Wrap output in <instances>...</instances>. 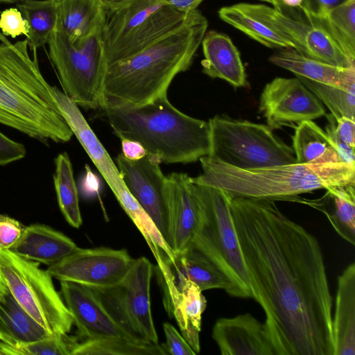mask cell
<instances>
[{"label": "cell", "mask_w": 355, "mask_h": 355, "mask_svg": "<svg viewBox=\"0 0 355 355\" xmlns=\"http://www.w3.org/2000/svg\"><path fill=\"white\" fill-rule=\"evenodd\" d=\"M230 207L276 355H334L333 297L318 239L273 200L232 196Z\"/></svg>", "instance_id": "obj_1"}, {"label": "cell", "mask_w": 355, "mask_h": 355, "mask_svg": "<svg viewBox=\"0 0 355 355\" xmlns=\"http://www.w3.org/2000/svg\"><path fill=\"white\" fill-rule=\"evenodd\" d=\"M207 27V18L195 10L177 29L109 67L101 109L137 107L167 95L175 77L192 64Z\"/></svg>", "instance_id": "obj_2"}, {"label": "cell", "mask_w": 355, "mask_h": 355, "mask_svg": "<svg viewBox=\"0 0 355 355\" xmlns=\"http://www.w3.org/2000/svg\"><path fill=\"white\" fill-rule=\"evenodd\" d=\"M103 111L119 139L138 141L162 163L189 164L209 154L208 121L181 112L167 95L137 107Z\"/></svg>", "instance_id": "obj_3"}, {"label": "cell", "mask_w": 355, "mask_h": 355, "mask_svg": "<svg viewBox=\"0 0 355 355\" xmlns=\"http://www.w3.org/2000/svg\"><path fill=\"white\" fill-rule=\"evenodd\" d=\"M192 183L220 189L231 196L289 200L319 189L355 184V164L293 163L243 170L204 156Z\"/></svg>", "instance_id": "obj_4"}, {"label": "cell", "mask_w": 355, "mask_h": 355, "mask_svg": "<svg viewBox=\"0 0 355 355\" xmlns=\"http://www.w3.org/2000/svg\"><path fill=\"white\" fill-rule=\"evenodd\" d=\"M190 187L198 211L190 248L204 254L227 277L231 286L229 295L253 299L232 215V196L220 189L191 182Z\"/></svg>", "instance_id": "obj_5"}, {"label": "cell", "mask_w": 355, "mask_h": 355, "mask_svg": "<svg viewBox=\"0 0 355 355\" xmlns=\"http://www.w3.org/2000/svg\"><path fill=\"white\" fill-rule=\"evenodd\" d=\"M104 10L101 38L107 68L179 28L189 14L159 0H125Z\"/></svg>", "instance_id": "obj_6"}, {"label": "cell", "mask_w": 355, "mask_h": 355, "mask_svg": "<svg viewBox=\"0 0 355 355\" xmlns=\"http://www.w3.org/2000/svg\"><path fill=\"white\" fill-rule=\"evenodd\" d=\"M209 158L251 170L296 163L292 147L267 125L216 114L208 121Z\"/></svg>", "instance_id": "obj_7"}, {"label": "cell", "mask_w": 355, "mask_h": 355, "mask_svg": "<svg viewBox=\"0 0 355 355\" xmlns=\"http://www.w3.org/2000/svg\"><path fill=\"white\" fill-rule=\"evenodd\" d=\"M101 32L72 42L58 15L56 26L47 42L64 93L85 109L101 107L102 88L107 69Z\"/></svg>", "instance_id": "obj_8"}, {"label": "cell", "mask_w": 355, "mask_h": 355, "mask_svg": "<svg viewBox=\"0 0 355 355\" xmlns=\"http://www.w3.org/2000/svg\"><path fill=\"white\" fill-rule=\"evenodd\" d=\"M40 263L0 250V272L15 300L49 333L68 334L72 315Z\"/></svg>", "instance_id": "obj_9"}, {"label": "cell", "mask_w": 355, "mask_h": 355, "mask_svg": "<svg viewBox=\"0 0 355 355\" xmlns=\"http://www.w3.org/2000/svg\"><path fill=\"white\" fill-rule=\"evenodd\" d=\"M153 266L146 257L134 259L117 284L92 288L106 310L135 342L158 344L150 308V282Z\"/></svg>", "instance_id": "obj_10"}, {"label": "cell", "mask_w": 355, "mask_h": 355, "mask_svg": "<svg viewBox=\"0 0 355 355\" xmlns=\"http://www.w3.org/2000/svg\"><path fill=\"white\" fill-rule=\"evenodd\" d=\"M240 4L277 35L290 41L304 55L335 66H355L315 19L304 15L305 19H300L263 4Z\"/></svg>", "instance_id": "obj_11"}, {"label": "cell", "mask_w": 355, "mask_h": 355, "mask_svg": "<svg viewBox=\"0 0 355 355\" xmlns=\"http://www.w3.org/2000/svg\"><path fill=\"white\" fill-rule=\"evenodd\" d=\"M133 259L125 249L78 247L60 261L49 266L47 271L60 282H74L92 288H105L125 277Z\"/></svg>", "instance_id": "obj_12"}, {"label": "cell", "mask_w": 355, "mask_h": 355, "mask_svg": "<svg viewBox=\"0 0 355 355\" xmlns=\"http://www.w3.org/2000/svg\"><path fill=\"white\" fill-rule=\"evenodd\" d=\"M0 123L40 140L67 142L73 135L61 114L39 104L1 78Z\"/></svg>", "instance_id": "obj_13"}, {"label": "cell", "mask_w": 355, "mask_h": 355, "mask_svg": "<svg viewBox=\"0 0 355 355\" xmlns=\"http://www.w3.org/2000/svg\"><path fill=\"white\" fill-rule=\"evenodd\" d=\"M259 108L272 130L325 114L322 102L297 77H277L267 83Z\"/></svg>", "instance_id": "obj_14"}, {"label": "cell", "mask_w": 355, "mask_h": 355, "mask_svg": "<svg viewBox=\"0 0 355 355\" xmlns=\"http://www.w3.org/2000/svg\"><path fill=\"white\" fill-rule=\"evenodd\" d=\"M116 166L128 190L152 219L166 242L167 211L164 193L166 175L158 157L147 154L132 161L119 153Z\"/></svg>", "instance_id": "obj_15"}, {"label": "cell", "mask_w": 355, "mask_h": 355, "mask_svg": "<svg viewBox=\"0 0 355 355\" xmlns=\"http://www.w3.org/2000/svg\"><path fill=\"white\" fill-rule=\"evenodd\" d=\"M157 263L165 309L170 317L175 319L182 336L198 354L200 351V333L206 299L196 284L188 279L175 277L168 263Z\"/></svg>", "instance_id": "obj_16"}, {"label": "cell", "mask_w": 355, "mask_h": 355, "mask_svg": "<svg viewBox=\"0 0 355 355\" xmlns=\"http://www.w3.org/2000/svg\"><path fill=\"white\" fill-rule=\"evenodd\" d=\"M28 41L0 44V78L39 104L60 114L54 95V87L43 77L37 62V52L32 59Z\"/></svg>", "instance_id": "obj_17"}, {"label": "cell", "mask_w": 355, "mask_h": 355, "mask_svg": "<svg viewBox=\"0 0 355 355\" xmlns=\"http://www.w3.org/2000/svg\"><path fill=\"white\" fill-rule=\"evenodd\" d=\"M190 184V176L182 172L171 173L164 180L166 243L175 256L190 248L198 223V208Z\"/></svg>", "instance_id": "obj_18"}, {"label": "cell", "mask_w": 355, "mask_h": 355, "mask_svg": "<svg viewBox=\"0 0 355 355\" xmlns=\"http://www.w3.org/2000/svg\"><path fill=\"white\" fill-rule=\"evenodd\" d=\"M60 288L80 336L85 339L114 337L132 340L110 315L92 288L66 281L60 282Z\"/></svg>", "instance_id": "obj_19"}, {"label": "cell", "mask_w": 355, "mask_h": 355, "mask_svg": "<svg viewBox=\"0 0 355 355\" xmlns=\"http://www.w3.org/2000/svg\"><path fill=\"white\" fill-rule=\"evenodd\" d=\"M211 336L222 355H276L265 323L248 313L218 319Z\"/></svg>", "instance_id": "obj_20"}, {"label": "cell", "mask_w": 355, "mask_h": 355, "mask_svg": "<svg viewBox=\"0 0 355 355\" xmlns=\"http://www.w3.org/2000/svg\"><path fill=\"white\" fill-rule=\"evenodd\" d=\"M53 89L61 115L116 198L128 189L116 164L89 126L78 106L57 87H54Z\"/></svg>", "instance_id": "obj_21"}, {"label": "cell", "mask_w": 355, "mask_h": 355, "mask_svg": "<svg viewBox=\"0 0 355 355\" xmlns=\"http://www.w3.org/2000/svg\"><path fill=\"white\" fill-rule=\"evenodd\" d=\"M201 44L204 55L201 64L205 74L223 79L235 87L246 86V73L240 52L228 35L209 31L205 33Z\"/></svg>", "instance_id": "obj_22"}, {"label": "cell", "mask_w": 355, "mask_h": 355, "mask_svg": "<svg viewBox=\"0 0 355 355\" xmlns=\"http://www.w3.org/2000/svg\"><path fill=\"white\" fill-rule=\"evenodd\" d=\"M332 314L334 355H355V263L349 264L337 279Z\"/></svg>", "instance_id": "obj_23"}, {"label": "cell", "mask_w": 355, "mask_h": 355, "mask_svg": "<svg viewBox=\"0 0 355 355\" xmlns=\"http://www.w3.org/2000/svg\"><path fill=\"white\" fill-rule=\"evenodd\" d=\"M78 246L68 236L49 226L34 224L27 227L9 250L26 259L51 266L73 252Z\"/></svg>", "instance_id": "obj_24"}, {"label": "cell", "mask_w": 355, "mask_h": 355, "mask_svg": "<svg viewBox=\"0 0 355 355\" xmlns=\"http://www.w3.org/2000/svg\"><path fill=\"white\" fill-rule=\"evenodd\" d=\"M269 62L313 81L342 87L355 85V66L330 64L304 55L292 47L282 48L269 58Z\"/></svg>", "instance_id": "obj_25"}, {"label": "cell", "mask_w": 355, "mask_h": 355, "mask_svg": "<svg viewBox=\"0 0 355 355\" xmlns=\"http://www.w3.org/2000/svg\"><path fill=\"white\" fill-rule=\"evenodd\" d=\"M15 300L10 291L0 300V340L14 347L49 336Z\"/></svg>", "instance_id": "obj_26"}, {"label": "cell", "mask_w": 355, "mask_h": 355, "mask_svg": "<svg viewBox=\"0 0 355 355\" xmlns=\"http://www.w3.org/2000/svg\"><path fill=\"white\" fill-rule=\"evenodd\" d=\"M63 29L72 42L102 30L105 10L99 0H58Z\"/></svg>", "instance_id": "obj_27"}, {"label": "cell", "mask_w": 355, "mask_h": 355, "mask_svg": "<svg viewBox=\"0 0 355 355\" xmlns=\"http://www.w3.org/2000/svg\"><path fill=\"white\" fill-rule=\"evenodd\" d=\"M173 275L188 279L202 291L223 289L229 294L230 282L227 277L204 254L189 248L175 254L172 263H168Z\"/></svg>", "instance_id": "obj_28"}, {"label": "cell", "mask_w": 355, "mask_h": 355, "mask_svg": "<svg viewBox=\"0 0 355 355\" xmlns=\"http://www.w3.org/2000/svg\"><path fill=\"white\" fill-rule=\"evenodd\" d=\"M292 148L300 164L340 162L325 131L311 120L295 126Z\"/></svg>", "instance_id": "obj_29"}, {"label": "cell", "mask_w": 355, "mask_h": 355, "mask_svg": "<svg viewBox=\"0 0 355 355\" xmlns=\"http://www.w3.org/2000/svg\"><path fill=\"white\" fill-rule=\"evenodd\" d=\"M17 8L28 24L26 40L30 49L44 46L57 24L58 0H24Z\"/></svg>", "instance_id": "obj_30"}, {"label": "cell", "mask_w": 355, "mask_h": 355, "mask_svg": "<svg viewBox=\"0 0 355 355\" xmlns=\"http://www.w3.org/2000/svg\"><path fill=\"white\" fill-rule=\"evenodd\" d=\"M218 16L227 24L266 47L294 49L290 41L277 35L252 13L245 10L240 3L221 8L218 10Z\"/></svg>", "instance_id": "obj_31"}, {"label": "cell", "mask_w": 355, "mask_h": 355, "mask_svg": "<svg viewBox=\"0 0 355 355\" xmlns=\"http://www.w3.org/2000/svg\"><path fill=\"white\" fill-rule=\"evenodd\" d=\"M53 182L59 207L67 222L79 228L83 223L78 193L73 177L71 160L67 153H60L55 159Z\"/></svg>", "instance_id": "obj_32"}, {"label": "cell", "mask_w": 355, "mask_h": 355, "mask_svg": "<svg viewBox=\"0 0 355 355\" xmlns=\"http://www.w3.org/2000/svg\"><path fill=\"white\" fill-rule=\"evenodd\" d=\"M313 18L323 26L348 58L355 62V0H347L324 17Z\"/></svg>", "instance_id": "obj_33"}, {"label": "cell", "mask_w": 355, "mask_h": 355, "mask_svg": "<svg viewBox=\"0 0 355 355\" xmlns=\"http://www.w3.org/2000/svg\"><path fill=\"white\" fill-rule=\"evenodd\" d=\"M164 344L136 343L124 338L85 339L78 343L73 355H165Z\"/></svg>", "instance_id": "obj_34"}, {"label": "cell", "mask_w": 355, "mask_h": 355, "mask_svg": "<svg viewBox=\"0 0 355 355\" xmlns=\"http://www.w3.org/2000/svg\"><path fill=\"white\" fill-rule=\"evenodd\" d=\"M355 184L329 188L326 195L332 199L334 210L325 213L335 231L349 244L355 245Z\"/></svg>", "instance_id": "obj_35"}, {"label": "cell", "mask_w": 355, "mask_h": 355, "mask_svg": "<svg viewBox=\"0 0 355 355\" xmlns=\"http://www.w3.org/2000/svg\"><path fill=\"white\" fill-rule=\"evenodd\" d=\"M296 77L327 107L335 119L345 116L355 119V85L342 87Z\"/></svg>", "instance_id": "obj_36"}, {"label": "cell", "mask_w": 355, "mask_h": 355, "mask_svg": "<svg viewBox=\"0 0 355 355\" xmlns=\"http://www.w3.org/2000/svg\"><path fill=\"white\" fill-rule=\"evenodd\" d=\"M78 343L77 338L67 334H51L49 336L28 344L10 347L3 343L6 354L15 355H73Z\"/></svg>", "instance_id": "obj_37"}, {"label": "cell", "mask_w": 355, "mask_h": 355, "mask_svg": "<svg viewBox=\"0 0 355 355\" xmlns=\"http://www.w3.org/2000/svg\"><path fill=\"white\" fill-rule=\"evenodd\" d=\"M0 28L3 35L11 36L12 38L29 33L27 21L24 18L21 12L17 8L4 10L0 16Z\"/></svg>", "instance_id": "obj_38"}, {"label": "cell", "mask_w": 355, "mask_h": 355, "mask_svg": "<svg viewBox=\"0 0 355 355\" xmlns=\"http://www.w3.org/2000/svg\"><path fill=\"white\" fill-rule=\"evenodd\" d=\"M25 229L17 220L0 214V250H10L19 239Z\"/></svg>", "instance_id": "obj_39"}, {"label": "cell", "mask_w": 355, "mask_h": 355, "mask_svg": "<svg viewBox=\"0 0 355 355\" xmlns=\"http://www.w3.org/2000/svg\"><path fill=\"white\" fill-rule=\"evenodd\" d=\"M166 336L164 344L167 354L172 355H196L191 347L178 330L169 322L163 324Z\"/></svg>", "instance_id": "obj_40"}, {"label": "cell", "mask_w": 355, "mask_h": 355, "mask_svg": "<svg viewBox=\"0 0 355 355\" xmlns=\"http://www.w3.org/2000/svg\"><path fill=\"white\" fill-rule=\"evenodd\" d=\"M327 119L329 122L325 127L324 131L331 145L338 155L339 162L355 164L354 148L343 142L338 137L335 130L336 119L331 113L327 115Z\"/></svg>", "instance_id": "obj_41"}, {"label": "cell", "mask_w": 355, "mask_h": 355, "mask_svg": "<svg viewBox=\"0 0 355 355\" xmlns=\"http://www.w3.org/2000/svg\"><path fill=\"white\" fill-rule=\"evenodd\" d=\"M24 146L15 141L0 132V165H6L24 157Z\"/></svg>", "instance_id": "obj_42"}, {"label": "cell", "mask_w": 355, "mask_h": 355, "mask_svg": "<svg viewBox=\"0 0 355 355\" xmlns=\"http://www.w3.org/2000/svg\"><path fill=\"white\" fill-rule=\"evenodd\" d=\"M347 0H303L298 9L306 15L321 18Z\"/></svg>", "instance_id": "obj_43"}, {"label": "cell", "mask_w": 355, "mask_h": 355, "mask_svg": "<svg viewBox=\"0 0 355 355\" xmlns=\"http://www.w3.org/2000/svg\"><path fill=\"white\" fill-rule=\"evenodd\" d=\"M335 130L340 139L352 147L355 148V119L342 116L335 119Z\"/></svg>", "instance_id": "obj_44"}, {"label": "cell", "mask_w": 355, "mask_h": 355, "mask_svg": "<svg viewBox=\"0 0 355 355\" xmlns=\"http://www.w3.org/2000/svg\"><path fill=\"white\" fill-rule=\"evenodd\" d=\"M120 139L121 141V153L126 159L136 161L147 155L145 148L138 141L125 138Z\"/></svg>", "instance_id": "obj_45"}, {"label": "cell", "mask_w": 355, "mask_h": 355, "mask_svg": "<svg viewBox=\"0 0 355 355\" xmlns=\"http://www.w3.org/2000/svg\"><path fill=\"white\" fill-rule=\"evenodd\" d=\"M176 10L188 14L195 10L204 0H159Z\"/></svg>", "instance_id": "obj_46"}, {"label": "cell", "mask_w": 355, "mask_h": 355, "mask_svg": "<svg viewBox=\"0 0 355 355\" xmlns=\"http://www.w3.org/2000/svg\"><path fill=\"white\" fill-rule=\"evenodd\" d=\"M84 189L87 192H97L98 189V178L87 166V173L84 181Z\"/></svg>", "instance_id": "obj_47"}, {"label": "cell", "mask_w": 355, "mask_h": 355, "mask_svg": "<svg viewBox=\"0 0 355 355\" xmlns=\"http://www.w3.org/2000/svg\"><path fill=\"white\" fill-rule=\"evenodd\" d=\"M303 0H282L283 5L285 8H298L302 3Z\"/></svg>", "instance_id": "obj_48"}, {"label": "cell", "mask_w": 355, "mask_h": 355, "mask_svg": "<svg viewBox=\"0 0 355 355\" xmlns=\"http://www.w3.org/2000/svg\"><path fill=\"white\" fill-rule=\"evenodd\" d=\"M8 292L9 290L0 272V300Z\"/></svg>", "instance_id": "obj_49"}, {"label": "cell", "mask_w": 355, "mask_h": 355, "mask_svg": "<svg viewBox=\"0 0 355 355\" xmlns=\"http://www.w3.org/2000/svg\"><path fill=\"white\" fill-rule=\"evenodd\" d=\"M99 1L101 2L104 8H107L112 7L116 4H119L125 0H99Z\"/></svg>", "instance_id": "obj_50"}, {"label": "cell", "mask_w": 355, "mask_h": 355, "mask_svg": "<svg viewBox=\"0 0 355 355\" xmlns=\"http://www.w3.org/2000/svg\"><path fill=\"white\" fill-rule=\"evenodd\" d=\"M274 6L273 8L277 10L279 12H285L286 11V8L283 5L282 0H273Z\"/></svg>", "instance_id": "obj_51"}, {"label": "cell", "mask_w": 355, "mask_h": 355, "mask_svg": "<svg viewBox=\"0 0 355 355\" xmlns=\"http://www.w3.org/2000/svg\"><path fill=\"white\" fill-rule=\"evenodd\" d=\"M19 1V0H0V3H12V2H15V1Z\"/></svg>", "instance_id": "obj_52"}, {"label": "cell", "mask_w": 355, "mask_h": 355, "mask_svg": "<svg viewBox=\"0 0 355 355\" xmlns=\"http://www.w3.org/2000/svg\"><path fill=\"white\" fill-rule=\"evenodd\" d=\"M261 1H263L267 2V3H270V4H272L273 6H274V5H275L273 0H261Z\"/></svg>", "instance_id": "obj_53"}, {"label": "cell", "mask_w": 355, "mask_h": 355, "mask_svg": "<svg viewBox=\"0 0 355 355\" xmlns=\"http://www.w3.org/2000/svg\"><path fill=\"white\" fill-rule=\"evenodd\" d=\"M1 354H2V353H1V350H0V355H1Z\"/></svg>", "instance_id": "obj_54"}]
</instances>
